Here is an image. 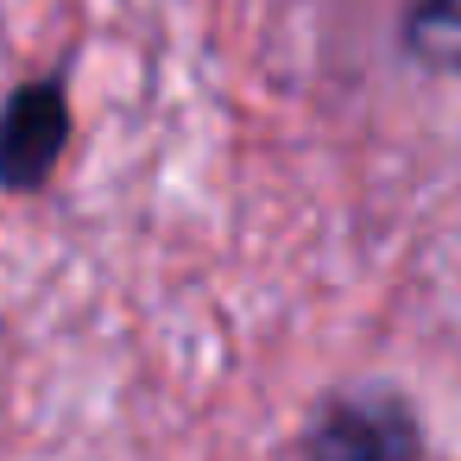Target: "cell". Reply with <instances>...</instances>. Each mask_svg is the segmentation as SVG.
I'll return each instance as SVG.
<instances>
[{"label": "cell", "mask_w": 461, "mask_h": 461, "mask_svg": "<svg viewBox=\"0 0 461 461\" xmlns=\"http://www.w3.org/2000/svg\"><path fill=\"white\" fill-rule=\"evenodd\" d=\"M70 140V102L64 83L39 77L0 108V190H39Z\"/></svg>", "instance_id": "1"}, {"label": "cell", "mask_w": 461, "mask_h": 461, "mask_svg": "<svg viewBox=\"0 0 461 461\" xmlns=\"http://www.w3.org/2000/svg\"><path fill=\"white\" fill-rule=\"evenodd\" d=\"M417 51H429V64H448L455 51V0H423V39H411Z\"/></svg>", "instance_id": "3"}, {"label": "cell", "mask_w": 461, "mask_h": 461, "mask_svg": "<svg viewBox=\"0 0 461 461\" xmlns=\"http://www.w3.org/2000/svg\"><path fill=\"white\" fill-rule=\"evenodd\" d=\"M303 461H417V423L392 398H335L310 423Z\"/></svg>", "instance_id": "2"}]
</instances>
